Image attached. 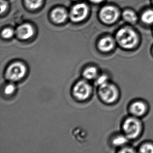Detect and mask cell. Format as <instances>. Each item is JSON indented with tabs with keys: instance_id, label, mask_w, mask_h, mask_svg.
<instances>
[{
	"instance_id": "obj_23",
	"label": "cell",
	"mask_w": 153,
	"mask_h": 153,
	"mask_svg": "<svg viewBox=\"0 0 153 153\" xmlns=\"http://www.w3.org/2000/svg\"><path fill=\"white\" fill-rule=\"evenodd\" d=\"M91 2L95 3H98L102 2L103 0H90Z\"/></svg>"
},
{
	"instance_id": "obj_2",
	"label": "cell",
	"mask_w": 153,
	"mask_h": 153,
	"mask_svg": "<svg viewBox=\"0 0 153 153\" xmlns=\"http://www.w3.org/2000/svg\"><path fill=\"white\" fill-rule=\"evenodd\" d=\"M122 130L130 140L137 139L143 132V123L140 118L131 115L123 122Z\"/></svg>"
},
{
	"instance_id": "obj_18",
	"label": "cell",
	"mask_w": 153,
	"mask_h": 153,
	"mask_svg": "<svg viewBox=\"0 0 153 153\" xmlns=\"http://www.w3.org/2000/svg\"><path fill=\"white\" fill-rule=\"evenodd\" d=\"M14 34V31L10 28H6L2 31V37L4 39H10L12 37Z\"/></svg>"
},
{
	"instance_id": "obj_15",
	"label": "cell",
	"mask_w": 153,
	"mask_h": 153,
	"mask_svg": "<svg viewBox=\"0 0 153 153\" xmlns=\"http://www.w3.org/2000/svg\"><path fill=\"white\" fill-rule=\"evenodd\" d=\"M141 21L147 25L153 24V10L147 9L144 10L141 15Z\"/></svg>"
},
{
	"instance_id": "obj_19",
	"label": "cell",
	"mask_w": 153,
	"mask_h": 153,
	"mask_svg": "<svg viewBox=\"0 0 153 153\" xmlns=\"http://www.w3.org/2000/svg\"><path fill=\"white\" fill-rule=\"evenodd\" d=\"M15 90H16L15 85L12 83H10L5 86V87L4 88V93L7 95H10L14 93Z\"/></svg>"
},
{
	"instance_id": "obj_9",
	"label": "cell",
	"mask_w": 153,
	"mask_h": 153,
	"mask_svg": "<svg viewBox=\"0 0 153 153\" xmlns=\"http://www.w3.org/2000/svg\"><path fill=\"white\" fill-rule=\"evenodd\" d=\"M33 27L27 23L20 25L16 30L17 36L21 40L29 39L33 37Z\"/></svg>"
},
{
	"instance_id": "obj_8",
	"label": "cell",
	"mask_w": 153,
	"mask_h": 153,
	"mask_svg": "<svg viewBox=\"0 0 153 153\" xmlns=\"http://www.w3.org/2000/svg\"><path fill=\"white\" fill-rule=\"evenodd\" d=\"M128 108L131 115L140 118L146 114L149 110V106L144 101L137 100L130 104Z\"/></svg>"
},
{
	"instance_id": "obj_1",
	"label": "cell",
	"mask_w": 153,
	"mask_h": 153,
	"mask_svg": "<svg viewBox=\"0 0 153 153\" xmlns=\"http://www.w3.org/2000/svg\"><path fill=\"white\" fill-rule=\"evenodd\" d=\"M115 40L121 48L126 50H133L139 45L140 38L138 33L129 27H123L118 30Z\"/></svg>"
},
{
	"instance_id": "obj_5",
	"label": "cell",
	"mask_w": 153,
	"mask_h": 153,
	"mask_svg": "<svg viewBox=\"0 0 153 153\" xmlns=\"http://www.w3.org/2000/svg\"><path fill=\"white\" fill-rule=\"evenodd\" d=\"M91 86L84 80L79 81L76 83L73 89V95L79 100H87L91 95Z\"/></svg>"
},
{
	"instance_id": "obj_7",
	"label": "cell",
	"mask_w": 153,
	"mask_h": 153,
	"mask_svg": "<svg viewBox=\"0 0 153 153\" xmlns=\"http://www.w3.org/2000/svg\"><path fill=\"white\" fill-rule=\"evenodd\" d=\"M88 8L84 3L76 4L73 7L70 13V19L74 22H79L87 17Z\"/></svg>"
},
{
	"instance_id": "obj_3",
	"label": "cell",
	"mask_w": 153,
	"mask_h": 153,
	"mask_svg": "<svg viewBox=\"0 0 153 153\" xmlns=\"http://www.w3.org/2000/svg\"><path fill=\"white\" fill-rule=\"evenodd\" d=\"M98 94L100 99L104 102L112 103L118 100L119 97V91L116 85L108 82L100 86Z\"/></svg>"
},
{
	"instance_id": "obj_21",
	"label": "cell",
	"mask_w": 153,
	"mask_h": 153,
	"mask_svg": "<svg viewBox=\"0 0 153 153\" xmlns=\"http://www.w3.org/2000/svg\"><path fill=\"white\" fill-rule=\"evenodd\" d=\"M96 82L98 85L100 86L103 85L104 84L108 82V77L105 75H102L98 77Z\"/></svg>"
},
{
	"instance_id": "obj_13",
	"label": "cell",
	"mask_w": 153,
	"mask_h": 153,
	"mask_svg": "<svg viewBox=\"0 0 153 153\" xmlns=\"http://www.w3.org/2000/svg\"><path fill=\"white\" fill-rule=\"evenodd\" d=\"M130 140L126 137L124 133L116 135L112 140V144L114 146L117 147H124V146L128 145Z\"/></svg>"
},
{
	"instance_id": "obj_10",
	"label": "cell",
	"mask_w": 153,
	"mask_h": 153,
	"mask_svg": "<svg viewBox=\"0 0 153 153\" xmlns=\"http://www.w3.org/2000/svg\"><path fill=\"white\" fill-rule=\"evenodd\" d=\"M116 40L109 36L103 37L100 40L98 44V47L103 52L111 51L116 46Z\"/></svg>"
},
{
	"instance_id": "obj_24",
	"label": "cell",
	"mask_w": 153,
	"mask_h": 153,
	"mask_svg": "<svg viewBox=\"0 0 153 153\" xmlns=\"http://www.w3.org/2000/svg\"><path fill=\"white\" fill-rule=\"evenodd\" d=\"M152 53H153V48H152Z\"/></svg>"
},
{
	"instance_id": "obj_4",
	"label": "cell",
	"mask_w": 153,
	"mask_h": 153,
	"mask_svg": "<svg viewBox=\"0 0 153 153\" xmlns=\"http://www.w3.org/2000/svg\"><path fill=\"white\" fill-rule=\"evenodd\" d=\"M27 68L21 62H15L10 64L5 71V77L8 81L17 82L25 76Z\"/></svg>"
},
{
	"instance_id": "obj_14",
	"label": "cell",
	"mask_w": 153,
	"mask_h": 153,
	"mask_svg": "<svg viewBox=\"0 0 153 153\" xmlns=\"http://www.w3.org/2000/svg\"><path fill=\"white\" fill-rule=\"evenodd\" d=\"M84 77L88 80L97 79L98 76V70L94 66H89L85 69L83 72Z\"/></svg>"
},
{
	"instance_id": "obj_11",
	"label": "cell",
	"mask_w": 153,
	"mask_h": 153,
	"mask_svg": "<svg viewBox=\"0 0 153 153\" xmlns=\"http://www.w3.org/2000/svg\"><path fill=\"white\" fill-rule=\"evenodd\" d=\"M67 13L62 8H56L52 10L51 14L52 19L57 24L63 23L67 18Z\"/></svg>"
},
{
	"instance_id": "obj_16",
	"label": "cell",
	"mask_w": 153,
	"mask_h": 153,
	"mask_svg": "<svg viewBox=\"0 0 153 153\" xmlns=\"http://www.w3.org/2000/svg\"><path fill=\"white\" fill-rule=\"evenodd\" d=\"M139 152L142 153H153V143L147 142L140 146Z\"/></svg>"
},
{
	"instance_id": "obj_17",
	"label": "cell",
	"mask_w": 153,
	"mask_h": 153,
	"mask_svg": "<svg viewBox=\"0 0 153 153\" xmlns=\"http://www.w3.org/2000/svg\"><path fill=\"white\" fill-rule=\"evenodd\" d=\"M27 7L32 10L39 8L42 3V0H25Z\"/></svg>"
},
{
	"instance_id": "obj_6",
	"label": "cell",
	"mask_w": 153,
	"mask_h": 153,
	"mask_svg": "<svg viewBox=\"0 0 153 153\" xmlns=\"http://www.w3.org/2000/svg\"><path fill=\"white\" fill-rule=\"evenodd\" d=\"M119 13L116 7L112 6H105L100 12V17L103 23L111 24L115 23L119 17Z\"/></svg>"
},
{
	"instance_id": "obj_12",
	"label": "cell",
	"mask_w": 153,
	"mask_h": 153,
	"mask_svg": "<svg viewBox=\"0 0 153 153\" xmlns=\"http://www.w3.org/2000/svg\"><path fill=\"white\" fill-rule=\"evenodd\" d=\"M122 19L126 22L130 24H134L138 21V16L134 10L131 9H126L123 12Z\"/></svg>"
},
{
	"instance_id": "obj_22",
	"label": "cell",
	"mask_w": 153,
	"mask_h": 153,
	"mask_svg": "<svg viewBox=\"0 0 153 153\" xmlns=\"http://www.w3.org/2000/svg\"><path fill=\"white\" fill-rule=\"evenodd\" d=\"M7 3L4 0H1V13L4 12L7 8Z\"/></svg>"
},
{
	"instance_id": "obj_25",
	"label": "cell",
	"mask_w": 153,
	"mask_h": 153,
	"mask_svg": "<svg viewBox=\"0 0 153 153\" xmlns=\"http://www.w3.org/2000/svg\"><path fill=\"white\" fill-rule=\"evenodd\" d=\"M152 1H153V0H152Z\"/></svg>"
},
{
	"instance_id": "obj_20",
	"label": "cell",
	"mask_w": 153,
	"mask_h": 153,
	"mask_svg": "<svg viewBox=\"0 0 153 153\" xmlns=\"http://www.w3.org/2000/svg\"><path fill=\"white\" fill-rule=\"evenodd\" d=\"M119 152V153H135V152H137V151L132 146L126 145V146H124V147L121 148Z\"/></svg>"
}]
</instances>
